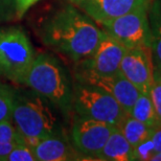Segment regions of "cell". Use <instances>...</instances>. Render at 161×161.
Listing matches in <instances>:
<instances>
[{"instance_id": "cell-23", "label": "cell", "mask_w": 161, "mask_h": 161, "mask_svg": "<svg viewBox=\"0 0 161 161\" xmlns=\"http://www.w3.org/2000/svg\"><path fill=\"white\" fill-rule=\"evenodd\" d=\"M39 0H16V17L22 18L26 12Z\"/></svg>"}, {"instance_id": "cell-4", "label": "cell", "mask_w": 161, "mask_h": 161, "mask_svg": "<svg viewBox=\"0 0 161 161\" xmlns=\"http://www.w3.org/2000/svg\"><path fill=\"white\" fill-rule=\"evenodd\" d=\"M35 57L33 45L21 28H0V75L23 84Z\"/></svg>"}, {"instance_id": "cell-10", "label": "cell", "mask_w": 161, "mask_h": 161, "mask_svg": "<svg viewBox=\"0 0 161 161\" xmlns=\"http://www.w3.org/2000/svg\"><path fill=\"white\" fill-rule=\"evenodd\" d=\"M127 49V47L104 31L94 53L88 59L79 62V66L97 75H115L119 72L121 60Z\"/></svg>"}, {"instance_id": "cell-2", "label": "cell", "mask_w": 161, "mask_h": 161, "mask_svg": "<svg viewBox=\"0 0 161 161\" xmlns=\"http://www.w3.org/2000/svg\"><path fill=\"white\" fill-rule=\"evenodd\" d=\"M23 84L64 114L72 110L73 85L61 62L47 53L36 54Z\"/></svg>"}, {"instance_id": "cell-20", "label": "cell", "mask_w": 161, "mask_h": 161, "mask_svg": "<svg viewBox=\"0 0 161 161\" xmlns=\"http://www.w3.org/2000/svg\"><path fill=\"white\" fill-rule=\"evenodd\" d=\"M6 161H37V158L35 156L33 147L25 142L18 144L9 153Z\"/></svg>"}, {"instance_id": "cell-5", "label": "cell", "mask_w": 161, "mask_h": 161, "mask_svg": "<svg viewBox=\"0 0 161 161\" xmlns=\"http://www.w3.org/2000/svg\"><path fill=\"white\" fill-rule=\"evenodd\" d=\"M72 109L78 115L118 127L128 113L111 94L87 84H73Z\"/></svg>"}, {"instance_id": "cell-6", "label": "cell", "mask_w": 161, "mask_h": 161, "mask_svg": "<svg viewBox=\"0 0 161 161\" xmlns=\"http://www.w3.org/2000/svg\"><path fill=\"white\" fill-rule=\"evenodd\" d=\"M103 31L127 48L150 46L149 8H141L101 23ZM151 47V46H150Z\"/></svg>"}, {"instance_id": "cell-12", "label": "cell", "mask_w": 161, "mask_h": 161, "mask_svg": "<svg viewBox=\"0 0 161 161\" xmlns=\"http://www.w3.org/2000/svg\"><path fill=\"white\" fill-rule=\"evenodd\" d=\"M37 161H65L79 159L80 154L60 136H51L37 140L33 146Z\"/></svg>"}, {"instance_id": "cell-26", "label": "cell", "mask_w": 161, "mask_h": 161, "mask_svg": "<svg viewBox=\"0 0 161 161\" xmlns=\"http://www.w3.org/2000/svg\"><path fill=\"white\" fill-rule=\"evenodd\" d=\"M70 1H72L73 3H76V4H80L83 1H85V0H70Z\"/></svg>"}, {"instance_id": "cell-18", "label": "cell", "mask_w": 161, "mask_h": 161, "mask_svg": "<svg viewBox=\"0 0 161 161\" xmlns=\"http://www.w3.org/2000/svg\"><path fill=\"white\" fill-rule=\"evenodd\" d=\"M16 94L8 86L0 83V121L12 119Z\"/></svg>"}, {"instance_id": "cell-21", "label": "cell", "mask_w": 161, "mask_h": 161, "mask_svg": "<svg viewBox=\"0 0 161 161\" xmlns=\"http://www.w3.org/2000/svg\"><path fill=\"white\" fill-rule=\"evenodd\" d=\"M150 97L152 99L157 118L161 124V80L154 75V82L150 89Z\"/></svg>"}, {"instance_id": "cell-15", "label": "cell", "mask_w": 161, "mask_h": 161, "mask_svg": "<svg viewBox=\"0 0 161 161\" xmlns=\"http://www.w3.org/2000/svg\"><path fill=\"white\" fill-rule=\"evenodd\" d=\"M117 128L129 141V143L133 147V149L137 147L149 138L153 129L147 127L143 122L137 120L136 118L130 116L129 114L125 115Z\"/></svg>"}, {"instance_id": "cell-27", "label": "cell", "mask_w": 161, "mask_h": 161, "mask_svg": "<svg viewBox=\"0 0 161 161\" xmlns=\"http://www.w3.org/2000/svg\"><path fill=\"white\" fill-rule=\"evenodd\" d=\"M147 1H149V3H150V5H151V4H152V3H153L154 1H155V0H147Z\"/></svg>"}, {"instance_id": "cell-1", "label": "cell", "mask_w": 161, "mask_h": 161, "mask_svg": "<svg viewBox=\"0 0 161 161\" xmlns=\"http://www.w3.org/2000/svg\"><path fill=\"white\" fill-rule=\"evenodd\" d=\"M103 33L88 15L72 6L56 12L41 27L42 41L76 63L91 57Z\"/></svg>"}, {"instance_id": "cell-8", "label": "cell", "mask_w": 161, "mask_h": 161, "mask_svg": "<svg viewBox=\"0 0 161 161\" xmlns=\"http://www.w3.org/2000/svg\"><path fill=\"white\" fill-rule=\"evenodd\" d=\"M75 79L76 82L97 87L108 92L119 103L128 114L140 94L136 87L129 82L120 72L103 75L79 66L75 72Z\"/></svg>"}, {"instance_id": "cell-22", "label": "cell", "mask_w": 161, "mask_h": 161, "mask_svg": "<svg viewBox=\"0 0 161 161\" xmlns=\"http://www.w3.org/2000/svg\"><path fill=\"white\" fill-rule=\"evenodd\" d=\"M16 16V0H0V20H8Z\"/></svg>"}, {"instance_id": "cell-14", "label": "cell", "mask_w": 161, "mask_h": 161, "mask_svg": "<svg viewBox=\"0 0 161 161\" xmlns=\"http://www.w3.org/2000/svg\"><path fill=\"white\" fill-rule=\"evenodd\" d=\"M151 49L154 65L161 68V0H155L149 8Z\"/></svg>"}, {"instance_id": "cell-9", "label": "cell", "mask_w": 161, "mask_h": 161, "mask_svg": "<svg viewBox=\"0 0 161 161\" xmlns=\"http://www.w3.org/2000/svg\"><path fill=\"white\" fill-rule=\"evenodd\" d=\"M155 65L150 46L128 48L121 60L119 72L140 93L150 94Z\"/></svg>"}, {"instance_id": "cell-19", "label": "cell", "mask_w": 161, "mask_h": 161, "mask_svg": "<svg viewBox=\"0 0 161 161\" xmlns=\"http://www.w3.org/2000/svg\"><path fill=\"white\" fill-rule=\"evenodd\" d=\"M3 142H17L25 143L24 137L17 130L12 119L0 121V143Z\"/></svg>"}, {"instance_id": "cell-11", "label": "cell", "mask_w": 161, "mask_h": 161, "mask_svg": "<svg viewBox=\"0 0 161 161\" xmlns=\"http://www.w3.org/2000/svg\"><path fill=\"white\" fill-rule=\"evenodd\" d=\"M80 5L90 18L99 24L135 9L150 8L147 0H85Z\"/></svg>"}, {"instance_id": "cell-7", "label": "cell", "mask_w": 161, "mask_h": 161, "mask_svg": "<svg viewBox=\"0 0 161 161\" xmlns=\"http://www.w3.org/2000/svg\"><path fill=\"white\" fill-rule=\"evenodd\" d=\"M114 128L112 125L79 115L70 131L73 147L80 155L96 159Z\"/></svg>"}, {"instance_id": "cell-16", "label": "cell", "mask_w": 161, "mask_h": 161, "mask_svg": "<svg viewBox=\"0 0 161 161\" xmlns=\"http://www.w3.org/2000/svg\"><path fill=\"white\" fill-rule=\"evenodd\" d=\"M129 115L143 122L150 128H154L160 124L157 118L150 94H146V93H140L129 112Z\"/></svg>"}, {"instance_id": "cell-24", "label": "cell", "mask_w": 161, "mask_h": 161, "mask_svg": "<svg viewBox=\"0 0 161 161\" xmlns=\"http://www.w3.org/2000/svg\"><path fill=\"white\" fill-rule=\"evenodd\" d=\"M152 161H161V152H158L156 154H154L152 156V158H151Z\"/></svg>"}, {"instance_id": "cell-25", "label": "cell", "mask_w": 161, "mask_h": 161, "mask_svg": "<svg viewBox=\"0 0 161 161\" xmlns=\"http://www.w3.org/2000/svg\"><path fill=\"white\" fill-rule=\"evenodd\" d=\"M154 75L156 76H158V78L161 80V68H157L155 67V70H154Z\"/></svg>"}, {"instance_id": "cell-3", "label": "cell", "mask_w": 161, "mask_h": 161, "mask_svg": "<svg viewBox=\"0 0 161 161\" xmlns=\"http://www.w3.org/2000/svg\"><path fill=\"white\" fill-rule=\"evenodd\" d=\"M12 121L31 147L42 138L62 135L54 107L36 92L16 96Z\"/></svg>"}, {"instance_id": "cell-13", "label": "cell", "mask_w": 161, "mask_h": 161, "mask_svg": "<svg viewBox=\"0 0 161 161\" xmlns=\"http://www.w3.org/2000/svg\"><path fill=\"white\" fill-rule=\"evenodd\" d=\"M96 159L105 161H131L135 160V152L119 129L115 127Z\"/></svg>"}, {"instance_id": "cell-17", "label": "cell", "mask_w": 161, "mask_h": 161, "mask_svg": "<svg viewBox=\"0 0 161 161\" xmlns=\"http://www.w3.org/2000/svg\"><path fill=\"white\" fill-rule=\"evenodd\" d=\"M135 160H151L154 154L161 152V124L152 129L149 138L134 149Z\"/></svg>"}]
</instances>
